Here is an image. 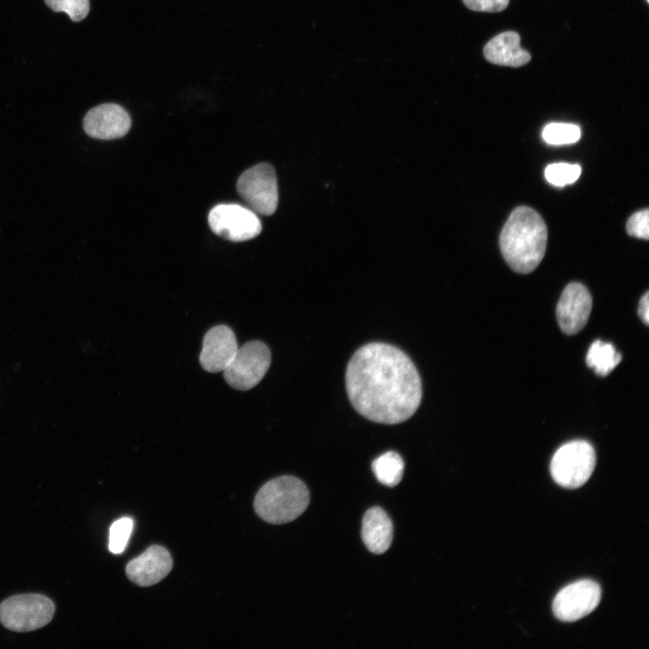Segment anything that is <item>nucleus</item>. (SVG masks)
Wrapping results in <instances>:
<instances>
[{"mask_svg": "<svg viewBox=\"0 0 649 649\" xmlns=\"http://www.w3.org/2000/svg\"><path fill=\"white\" fill-rule=\"evenodd\" d=\"M349 399L365 418L394 425L411 417L422 399V384L410 358L384 343L358 349L345 373Z\"/></svg>", "mask_w": 649, "mask_h": 649, "instance_id": "nucleus-1", "label": "nucleus"}, {"mask_svg": "<svg viewBox=\"0 0 649 649\" xmlns=\"http://www.w3.org/2000/svg\"><path fill=\"white\" fill-rule=\"evenodd\" d=\"M547 244V228L542 216L528 206L516 207L499 235L501 253L518 273L533 271L542 261Z\"/></svg>", "mask_w": 649, "mask_h": 649, "instance_id": "nucleus-2", "label": "nucleus"}, {"mask_svg": "<svg viewBox=\"0 0 649 649\" xmlns=\"http://www.w3.org/2000/svg\"><path fill=\"white\" fill-rule=\"evenodd\" d=\"M306 484L294 476H281L265 483L254 499L256 514L270 524H286L300 516L309 504Z\"/></svg>", "mask_w": 649, "mask_h": 649, "instance_id": "nucleus-3", "label": "nucleus"}, {"mask_svg": "<svg viewBox=\"0 0 649 649\" xmlns=\"http://www.w3.org/2000/svg\"><path fill=\"white\" fill-rule=\"evenodd\" d=\"M595 465L596 453L592 445L583 440H575L563 444L555 452L550 471L559 485L577 489L587 482Z\"/></svg>", "mask_w": 649, "mask_h": 649, "instance_id": "nucleus-4", "label": "nucleus"}, {"mask_svg": "<svg viewBox=\"0 0 649 649\" xmlns=\"http://www.w3.org/2000/svg\"><path fill=\"white\" fill-rule=\"evenodd\" d=\"M55 612L53 602L41 594L10 597L0 605L3 626L16 632H28L47 625Z\"/></svg>", "mask_w": 649, "mask_h": 649, "instance_id": "nucleus-5", "label": "nucleus"}, {"mask_svg": "<svg viewBox=\"0 0 649 649\" xmlns=\"http://www.w3.org/2000/svg\"><path fill=\"white\" fill-rule=\"evenodd\" d=\"M271 361L269 347L261 341L246 343L224 370L225 381L238 390H249L262 379Z\"/></svg>", "mask_w": 649, "mask_h": 649, "instance_id": "nucleus-6", "label": "nucleus"}, {"mask_svg": "<svg viewBox=\"0 0 649 649\" xmlns=\"http://www.w3.org/2000/svg\"><path fill=\"white\" fill-rule=\"evenodd\" d=\"M237 191L256 214L270 215L277 209V177L273 167L268 163H260L245 170L238 178Z\"/></svg>", "mask_w": 649, "mask_h": 649, "instance_id": "nucleus-7", "label": "nucleus"}, {"mask_svg": "<svg viewBox=\"0 0 649 649\" xmlns=\"http://www.w3.org/2000/svg\"><path fill=\"white\" fill-rule=\"evenodd\" d=\"M211 230L232 242H244L258 236L261 224L257 214L237 204H220L208 215Z\"/></svg>", "mask_w": 649, "mask_h": 649, "instance_id": "nucleus-8", "label": "nucleus"}, {"mask_svg": "<svg viewBox=\"0 0 649 649\" xmlns=\"http://www.w3.org/2000/svg\"><path fill=\"white\" fill-rule=\"evenodd\" d=\"M600 599L601 589L597 582L579 580L558 592L553 601V612L562 621H577L591 613Z\"/></svg>", "mask_w": 649, "mask_h": 649, "instance_id": "nucleus-9", "label": "nucleus"}, {"mask_svg": "<svg viewBox=\"0 0 649 649\" xmlns=\"http://www.w3.org/2000/svg\"><path fill=\"white\" fill-rule=\"evenodd\" d=\"M592 308V297L581 283L569 284L561 295L556 316L561 330L569 335L576 334L586 325Z\"/></svg>", "mask_w": 649, "mask_h": 649, "instance_id": "nucleus-10", "label": "nucleus"}, {"mask_svg": "<svg viewBox=\"0 0 649 649\" xmlns=\"http://www.w3.org/2000/svg\"><path fill=\"white\" fill-rule=\"evenodd\" d=\"M131 124L127 111L114 103H105L91 108L83 120L86 133L100 140L121 138L129 132Z\"/></svg>", "mask_w": 649, "mask_h": 649, "instance_id": "nucleus-11", "label": "nucleus"}, {"mask_svg": "<svg viewBox=\"0 0 649 649\" xmlns=\"http://www.w3.org/2000/svg\"><path fill=\"white\" fill-rule=\"evenodd\" d=\"M238 350L233 330L224 324L212 327L206 332L199 355L201 367L208 372L224 370L233 359Z\"/></svg>", "mask_w": 649, "mask_h": 649, "instance_id": "nucleus-12", "label": "nucleus"}, {"mask_svg": "<svg viewBox=\"0 0 649 649\" xmlns=\"http://www.w3.org/2000/svg\"><path fill=\"white\" fill-rule=\"evenodd\" d=\"M169 551L160 545H151L126 565L128 579L141 587L154 585L164 579L172 568Z\"/></svg>", "mask_w": 649, "mask_h": 649, "instance_id": "nucleus-13", "label": "nucleus"}, {"mask_svg": "<svg viewBox=\"0 0 649 649\" xmlns=\"http://www.w3.org/2000/svg\"><path fill=\"white\" fill-rule=\"evenodd\" d=\"M487 60L493 64L520 67L530 61L528 51L520 47L517 32L507 31L493 37L483 49Z\"/></svg>", "mask_w": 649, "mask_h": 649, "instance_id": "nucleus-14", "label": "nucleus"}, {"mask_svg": "<svg viewBox=\"0 0 649 649\" xmlns=\"http://www.w3.org/2000/svg\"><path fill=\"white\" fill-rule=\"evenodd\" d=\"M361 538L367 549L375 554H381L389 548L393 538V525L381 507H373L364 514Z\"/></svg>", "mask_w": 649, "mask_h": 649, "instance_id": "nucleus-15", "label": "nucleus"}, {"mask_svg": "<svg viewBox=\"0 0 649 649\" xmlns=\"http://www.w3.org/2000/svg\"><path fill=\"white\" fill-rule=\"evenodd\" d=\"M622 356L613 344L596 340L589 348L586 363L600 376L608 375L621 361Z\"/></svg>", "mask_w": 649, "mask_h": 649, "instance_id": "nucleus-16", "label": "nucleus"}, {"mask_svg": "<svg viewBox=\"0 0 649 649\" xmlns=\"http://www.w3.org/2000/svg\"><path fill=\"white\" fill-rule=\"evenodd\" d=\"M371 467L377 480L386 486L394 487L402 480L404 461L396 452L381 454L373 461Z\"/></svg>", "mask_w": 649, "mask_h": 649, "instance_id": "nucleus-17", "label": "nucleus"}, {"mask_svg": "<svg viewBox=\"0 0 649 649\" xmlns=\"http://www.w3.org/2000/svg\"><path fill=\"white\" fill-rule=\"evenodd\" d=\"M542 137L552 145L571 144L580 139V129L572 123H551L544 128Z\"/></svg>", "mask_w": 649, "mask_h": 649, "instance_id": "nucleus-18", "label": "nucleus"}, {"mask_svg": "<svg viewBox=\"0 0 649 649\" xmlns=\"http://www.w3.org/2000/svg\"><path fill=\"white\" fill-rule=\"evenodd\" d=\"M581 169L577 164L553 163L545 168L544 176L549 183L563 187L575 182L580 175Z\"/></svg>", "mask_w": 649, "mask_h": 649, "instance_id": "nucleus-19", "label": "nucleus"}, {"mask_svg": "<svg viewBox=\"0 0 649 649\" xmlns=\"http://www.w3.org/2000/svg\"><path fill=\"white\" fill-rule=\"evenodd\" d=\"M133 527L130 517H122L114 521L109 529V551L114 554L123 553L128 544Z\"/></svg>", "mask_w": 649, "mask_h": 649, "instance_id": "nucleus-20", "label": "nucleus"}, {"mask_svg": "<svg viewBox=\"0 0 649 649\" xmlns=\"http://www.w3.org/2000/svg\"><path fill=\"white\" fill-rule=\"evenodd\" d=\"M54 12L66 13L73 22L84 20L90 9L89 0H45Z\"/></svg>", "mask_w": 649, "mask_h": 649, "instance_id": "nucleus-21", "label": "nucleus"}, {"mask_svg": "<svg viewBox=\"0 0 649 649\" xmlns=\"http://www.w3.org/2000/svg\"><path fill=\"white\" fill-rule=\"evenodd\" d=\"M626 232L629 235L640 239L649 238V211L641 210L632 215L626 223Z\"/></svg>", "mask_w": 649, "mask_h": 649, "instance_id": "nucleus-22", "label": "nucleus"}, {"mask_svg": "<svg viewBox=\"0 0 649 649\" xmlns=\"http://www.w3.org/2000/svg\"><path fill=\"white\" fill-rule=\"evenodd\" d=\"M471 10L479 12H500L508 5L509 0H463Z\"/></svg>", "mask_w": 649, "mask_h": 649, "instance_id": "nucleus-23", "label": "nucleus"}, {"mask_svg": "<svg viewBox=\"0 0 649 649\" xmlns=\"http://www.w3.org/2000/svg\"><path fill=\"white\" fill-rule=\"evenodd\" d=\"M638 315L644 324H649V293L648 291L641 297L638 306Z\"/></svg>", "mask_w": 649, "mask_h": 649, "instance_id": "nucleus-24", "label": "nucleus"}]
</instances>
